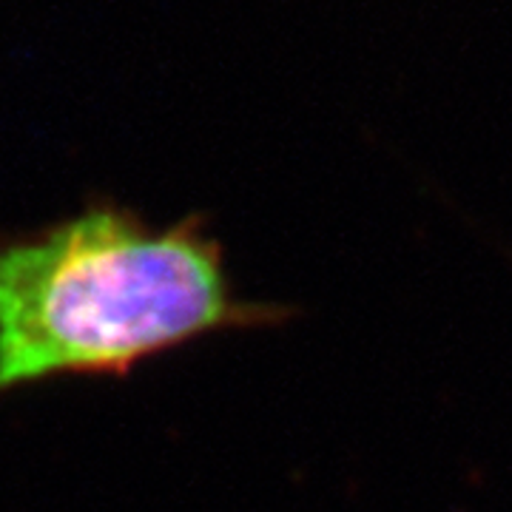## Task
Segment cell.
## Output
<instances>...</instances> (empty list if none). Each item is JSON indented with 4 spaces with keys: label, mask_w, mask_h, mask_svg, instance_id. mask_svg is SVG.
Masks as SVG:
<instances>
[{
    "label": "cell",
    "mask_w": 512,
    "mask_h": 512,
    "mask_svg": "<svg viewBox=\"0 0 512 512\" xmlns=\"http://www.w3.org/2000/svg\"><path fill=\"white\" fill-rule=\"evenodd\" d=\"M288 308L239 299L202 217L151 228L92 202L35 234L0 239V399L55 379H126L154 356Z\"/></svg>",
    "instance_id": "1"
}]
</instances>
